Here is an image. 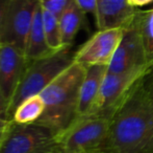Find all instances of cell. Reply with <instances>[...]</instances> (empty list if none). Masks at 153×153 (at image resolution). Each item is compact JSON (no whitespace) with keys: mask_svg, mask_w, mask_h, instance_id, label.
I'll list each match as a JSON object with an SVG mask.
<instances>
[{"mask_svg":"<svg viewBox=\"0 0 153 153\" xmlns=\"http://www.w3.org/2000/svg\"><path fill=\"white\" fill-rule=\"evenodd\" d=\"M104 153H153V101L140 81L111 116Z\"/></svg>","mask_w":153,"mask_h":153,"instance_id":"6da1fadb","label":"cell"},{"mask_svg":"<svg viewBox=\"0 0 153 153\" xmlns=\"http://www.w3.org/2000/svg\"><path fill=\"white\" fill-rule=\"evenodd\" d=\"M87 68L73 61L42 92L45 110L36 124L55 135L77 118L79 89Z\"/></svg>","mask_w":153,"mask_h":153,"instance_id":"7a4b0ae2","label":"cell"},{"mask_svg":"<svg viewBox=\"0 0 153 153\" xmlns=\"http://www.w3.org/2000/svg\"><path fill=\"white\" fill-rule=\"evenodd\" d=\"M71 46L55 50L38 60L28 62L23 77L13 96L6 118L12 120L16 107L25 99L40 94L53 80L73 62Z\"/></svg>","mask_w":153,"mask_h":153,"instance_id":"3957f363","label":"cell"},{"mask_svg":"<svg viewBox=\"0 0 153 153\" xmlns=\"http://www.w3.org/2000/svg\"><path fill=\"white\" fill-rule=\"evenodd\" d=\"M111 118L98 115L77 116L55 135L62 153H104Z\"/></svg>","mask_w":153,"mask_h":153,"instance_id":"277c9868","label":"cell"},{"mask_svg":"<svg viewBox=\"0 0 153 153\" xmlns=\"http://www.w3.org/2000/svg\"><path fill=\"white\" fill-rule=\"evenodd\" d=\"M0 153H62L54 133L38 124L10 120L0 134Z\"/></svg>","mask_w":153,"mask_h":153,"instance_id":"5b68a950","label":"cell"},{"mask_svg":"<svg viewBox=\"0 0 153 153\" xmlns=\"http://www.w3.org/2000/svg\"><path fill=\"white\" fill-rule=\"evenodd\" d=\"M149 68L150 66H144L121 74L107 72L96 102L89 115H98L111 118L116 110Z\"/></svg>","mask_w":153,"mask_h":153,"instance_id":"8992f818","label":"cell"},{"mask_svg":"<svg viewBox=\"0 0 153 153\" xmlns=\"http://www.w3.org/2000/svg\"><path fill=\"white\" fill-rule=\"evenodd\" d=\"M149 55L141 29L140 11L137 10L132 20L125 27L124 35L118 45L116 53L107 66V72L121 74L129 70L150 66Z\"/></svg>","mask_w":153,"mask_h":153,"instance_id":"52a82bcc","label":"cell"},{"mask_svg":"<svg viewBox=\"0 0 153 153\" xmlns=\"http://www.w3.org/2000/svg\"><path fill=\"white\" fill-rule=\"evenodd\" d=\"M124 32L125 27L98 29L75 51L73 61L85 67L94 65L108 66Z\"/></svg>","mask_w":153,"mask_h":153,"instance_id":"ba28073f","label":"cell"},{"mask_svg":"<svg viewBox=\"0 0 153 153\" xmlns=\"http://www.w3.org/2000/svg\"><path fill=\"white\" fill-rule=\"evenodd\" d=\"M39 5L40 0H10L0 43L12 44L24 53L27 36Z\"/></svg>","mask_w":153,"mask_h":153,"instance_id":"9c48e42d","label":"cell"},{"mask_svg":"<svg viewBox=\"0 0 153 153\" xmlns=\"http://www.w3.org/2000/svg\"><path fill=\"white\" fill-rule=\"evenodd\" d=\"M27 65L28 60L21 49L0 43V88L10 103Z\"/></svg>","mask_w":153,"mask_h":153,"instance_id":"30bf717a","label":"cell"},{"mask_svg":"<svg viewBox=\"0 0 153 153\" xmlns=\"http://www.w3.org/2000/svg\"><path fill=\"white\" fill-rule=\"evenodd\" d=\"M128 0H98L95 15L98 29L126 27L137 13Z\"/></svg>","mask_w":153,"mask_h":153,"instance_id":"8fae6325","label":"cell"},{"mask_svg":"<svg viewBox=\"0 0 153 153\" xmlns=\"http://www.w3.org/2000/svg\"><path fill=\"white\" fill-rule=\"evenodd\" d=\"M85 68V75L79 89L77 116L87 115L92 111L107 72V66L104 65H94Z\"/></svg>","mask_w":153,"mask_h":153,"instance_id":"7c38bea8","label":"cell"},{"mask_svg":"<svg viewBox=\"0 0 153 153\" xmlns=\"http://www.w3.org/2000/svg\"><path fill=\"white\" fill-rule=\"evenodd\" d=\"M53 51L54 50H51L47 44L46 35L44 31V22H43V10L40 4L34 14L33 21L27 36L24 51L25 57L28 60V62H30L45 57Z\"/></svg>","mask_w":153,"mask_h":153,"instance_id":"4fadbf2b","label":"cell"},{"mask_svg":"<svg viewBox=\"0 0 153 153\" xmlns=\"http://www.w3.org/2000/svg\"><path fill=\"white\" fill-rule=\"evenodd\" d=\"M85 13L75 0H71L66 10L59 17L64 46H72L77 33L82 26Z\"/></svg>","mask_w":153,"mask_h":153,"instance_id":"5bb4252c","label":"cell"},{"mask_svg":"<svg viewBox=\"0 0 153 153\" xmlns=\"http://www.w3.org/2000/svg\"><path fill=\"white\" fill-rule=\"evenodd\" d=\"M45 110V103L41 94L31 96L25 99L16 107L12 121L21 125L36 124Z\"/></svg>","mask_w":153,"mask_h":153,"instance_id":"9a60e30c","label":"cell"},{"mask_svg":"<svg viewBox=\"0 0 153 153\" xmlns=\"http://www.w3.org/2000/svg\"><path fill=\"white\" fill-rule=\"evenodd\" d=\"M43 10V22H44V31L46 35L47 44L50 47L51 50H59L64 48L62 43L61 25H59V19L56 15L53 13Z\"/></svg>","mask_w":153,"mask_h":153,"instance_id":"2e32d148","label":"cell"},{"mask_svg":"<svg viewBox=\"0 0 153 153\" xmlns=\"http://www.w3.org/2000/svg\"><path fill=\"white\" fill-rule=\"evenodd\" d=\"M140 19L144 41L148 55L150 56L153 50V8L149 11H140Z\"/></svg>","mask_w":153,"mask_h":153,"instance_id":"e0dca14e","label":"cell"},{"mask_svg":"<svg viewBox=\"0 0 153 153\" xmlns=\"http://www.w3.org/2000/svg\"><path fill=\"white\" fill-rule=\"evenodd\" d=\"M70 1L71 0H40V4L42 8L49 11L59 17L62 13L66 10Z\"/></svg>","mask_w":153,"mask_h":153,"instance_id":"ac0fdd59","label":"cell"},{"mask_svg":"<svg viewBox=\"0 0 153 153\" xmlns=\"http://www.w3.org/2000/svg\"><path fill=\"white\" fill-rule=\"evenodd\" d=\"M140 86L146 92V94L153 101V65L140 80Z\"/></svg>","mask_w":153,"mask_h":153,"instance_id":"d6986e66","label":"cell"},{"mask_svg":"<svg viewBox=\"0 0 153 153\" xmlns=\"http://www.w3.org/2000/svg\"><path fill=\"white\" fill-rule=\"evenodd\" d=\"M75 1L85 14H92L95 17L97 13L98 0H75Z\"/></svg>","mask_w":153,"mask_h":153,"instance_id":"ffe728a7","label":"cell"},{"mask_svg":"<svg viewBox=\"0 0 153 153\" xmlns=\"http://www.w3.org/2000/svg\"><path fill=\"white\" fill-rule=\"evenodd\" d=\"M10 0H0V38H1L6 23L8 8H10Z\"/></svg>","mask_w":153,"mask_h":153,"instance_id":"44dd1931","label":"cell"},{"mask_svg":"<svg viewBox=\"0 0 153 153\" xmlns=\"http://www.w3.org/2000/svg\"><path fill=\"white\" fill-rule=\"evenodd\" d=\"M8 107H10V101L6 99L3 91H2L1 88H0V118H6Z\"/></svg>","mask_w":153,"mask_h":153,"instance_id":"7402d4cb","label":"cell"},{"mask_svg":"<svg viewBox=\"0 0 153 153\" xmlns=\"http://www.w3.org/2000/svg\"><path fill=\"white\" fill-rule=\"evenodd\" d=\"M128 2L131 6L137 8V6H143L151 3V2H153V0H128Z\"/></svg>","mask_w":153,"mask_h":153,"instance_id":"603a6c76","label":"cell"},{"mask_svg":"<svg viewBox=\"0 0 153 153\" xmlns=\"http://www.w3.org/2000/svg\"><path fill=\"white\" fill-rule=\"evenodd\" d=\"M148 63H149L150 67H151V66L153 65V50H152L151 55L149 56V61H148Z\"/></svg>","mask_w":153,"mask_h":153,"instance_id":"cb8c5ba5","label":"cell"}]
</instances>
